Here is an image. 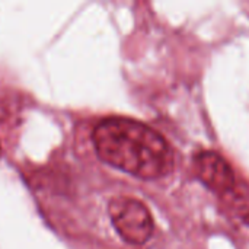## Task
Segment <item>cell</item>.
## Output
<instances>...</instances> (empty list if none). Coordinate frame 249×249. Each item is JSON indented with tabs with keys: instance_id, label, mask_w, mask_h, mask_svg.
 <instances>
[{
	"instance_id": "cell-4",
	"label": "cell",
	"mask_w": 249,
	"mask_h": 249,
	"mask_svg": "<svg viewBox=\"0 0 249 249\" xmlns=\"http://www.w3.org/2000/svg\"><path fill=\"white\" fill-rule=\"evenodd\" d=\"M223 198L228 200L229 209L235 213L239 223L249 228V196L241 194L235 187L231 193L223 196Z\"/></svg>"
},
{
	"instance_id": "cell-5",
	"label": "cell",
	"mask_w": 249,
	"mask_h": 249,
	"mask_svg": "<svg viewBox=\"0 0 249 249\" xmlns=\"http://www.w3.org/2000/svg\"><path fill=\"white\" fill-rule=\"evenodd\" d=\"M0 152H1V147H0Z\"/></svg>"
},
{
	"instance_id": "cell-3",
	"label": "cell",
	"mask_w": 249,
	"mask_h": 249,
	"mask_svg": "<svg viewBox=\"0 0 249 249\" xmlns=\"http://www.w3.org/2000/svg\"><path fill=\"white\" fill-rule=\"evenodd\" d=\"M194 166L200 181L222 197L236 187L235 174L231 165L214 152H201L197 155Z\"/></svg>"
},
{
	"instance_id": "cell-2",
	"label": "cell",
	"mask_w": 249,
	"mask_h": 249,
	"mask_svg": "<svg viewBox=\"0 0 249 249\" xmlns=\"http://www.w3.org/2000/svg\"><path fill=\"white\" fill-rule=\"evenodd\" d=\"M111 222L118 235L131 245H143L150 239L155 223L147 207L136 198H114L108 207Z\"/></svg>"
},
{
	"instance_id": "cell-1",
	"label": "cell",
	"mask_w": 249,
	"mask_h": 249,
	"mask_svg": "<svg viewBox=\"0 0 249 249\" xmlns=\"http://www.w3.org/2000/svg\"><path fill=\"white\" fill-rule=\"evenodd\" d=\"M105 163L140 179H160L174 169V152L153 128L130 118H107L92 134Z\"/></svg>"
}]
</instances>
